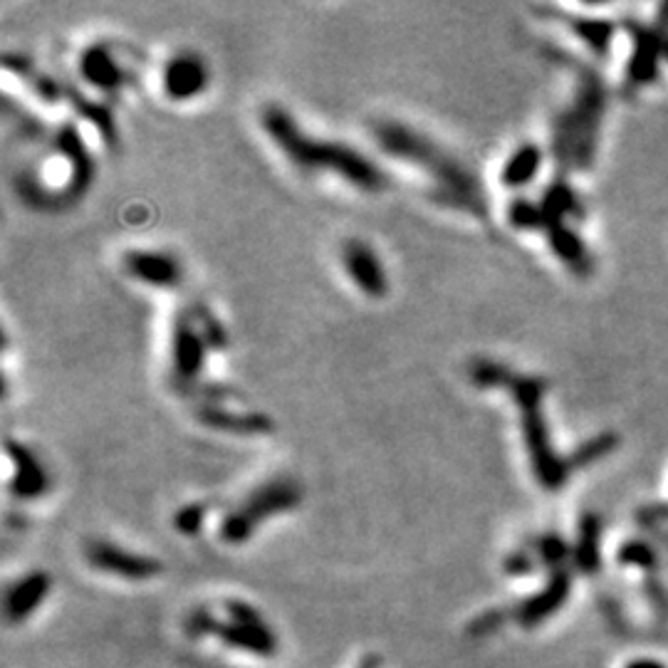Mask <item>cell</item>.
<instances>
[{
    "instance_id": "f1b7e54d",
    "label": "cell",
    "mask_w": 668,
    "mask_h": 668,
    "mask_svg": "<svg viewBox=\"0 0 668 668\" xmlns=\"http://www.w3.org/2000/svg\"><path fill=\"white\" fill-rule=\"evenodd\" d=\"M532 550H535L537 560H540L545 567H550L552 572L562 570L565 560L570 557V547H567V542L557 535L540 537V540L532 545Z\"/></svg>"
},
{
    "instance_id": "277c9868",
    "label": "cell",
    "mask_w": 668,
    "mask_h": 668,
    "mask_svg": "<svg viewBox=\"0 0 668 668\" xmlns=\"http://www.w3.org/2000/svg\"><path fill=\"white\" fill-rule=\"evenodd\" d=\"M515 406L520 411V429H523L527 456H530L532 471L537 483L547 490H560L570 478V463L557 456L552 446L550 429L545 419V391L547 384L540 377H515L510 384Z\"/></svg>"
},
{
    "instance_id": "e0dca14e",
    "label": "cell",
    "mask_w": 668,
    "mask_h": 668,
    "mask_svg": "<svg viewBox=\"0 0 668 668\" xmlns=\"http://www.w3.org/2000/svg\"><path fill=\"white\" fill-rule=\"evenodd\" d=\"M570 589H572L570 574H567L565 570L552 572L550 582H547L540 592L532 594V597H527L525 602H520L518 607L513 609L515 621H518L520 626H525V629H535V626H540L542 621L550 619L552 614H555L557 609L567 602V597H570Z\"/></svg>"
},
{
    "instance_id": "ba28073f",
    "label": "cell",
    "mask_w": 668,
    "mask_h": 668,
    "mask_svg": "<svg viewBox=\"0 0 668 668\" xmlns=\"http://www.w3.org/2000/svg\"><path fill=\"white\" fill-rule=\"evenodd\" d=\"M85 557L97 572L129 579V582H149L164 572V565L154 557L142 555V552L137 555V552H129L107 540L87 542Z\"/></svg>"
},
{
    "instance_id": "7a4b0ae2",
    "label": "cell",
    "mask_w": 668,
    "mask_h": 668,
    "mask_svg": "<svg viewBox=\"0 0 668 668\" xmlns=\"http://www.w3.org/2000/svg\"><path fill=\"white\" fill-rule=\"evenodd\" d=\"M377 142L389 156H396L404 164L416 166L433 181V201L438 206L463 211L483 221L488 218V201H485L483 186L461 161L433 144L416 129L401 122H379L374 127Z\"/></svg>"
},
{
    "instance_id": "cb8c5ba5",
    "label": "cell",
    "mask_w": 668,
    "mask_h": 668,
    "mask_svg": "<svg viewBox=\"0 0 668 668\" xmlns=\"http://www.w3.org/2000/svg\"><path fill=\"white\" fill-rule=\"evenodd\" d=\"M565 23L570 25V30L587 45L589 50L597 52V55H607L609 43H612L614 25L607 20H592V18H572L565 15Z\"/></svg>"
},
{
    "instance_id": "9a60e30c",
    "label": "cell",
    "mask_w": 668,
    "mask_h": 668,
    "mask_svg": "<svg viewBox=\"0 0 668 668\" xmlns=\"http://www.w3.org/2000/svg\"><path fill=\"white\" fill-rule=\"evenodd\" d=\"M664 28L666 23L634 30V52H631L629 70H626V85L631 90H639L654 80L661 57H666L668 40Z\"/></svg>"
},
{
    "instance_id": "2e32d148",
    "label": "cell",
    "mask_w": 668,
    "mask_h": 668,
    "mask_svg": "<svg viewBox=\"0 0 668 668\" xmlns=\"http://www.w3.org/2000/svg\"><path fill=\"white\" fill-rule=\"evenodd\" d=\"M193 416L206 429L233 433V436H268L275 431V421L268 414L231 411L223 404H196Z\"/></svg>"
},
{
    "instance_id": "ffe728a7",
    "label": "cell",
    "mask_w": 668,
    "mask_h": 668,
    "mask_svg": "<svg viewBox=\"0 0 668 668\" xmlns=\"http://www.w3.org/2000/svg\"><path fill=\"white\" fill-rule=\"evenodd\" d=\"M65 102H70L72 107H75V112L80 114L82 119H87V122H90L92 127L102 134L104 144H107L109 149H117L119 132H117V124H114V117H112V112H109L107 104L85 97L80 90H77V87L67 85V82H65Z\"/></svg>"
},
{
    "instance_id": "44dd1931",
    "label": "cell",
    "mask_w": 668,
    "mask_h": 668,
    "mask_svg": "<svg viewBox=\"0 0 668 668\" xmlns=\"http://www.w3.org/2000/svg\"><path fill=\"white\" fill-rule=\"evenodd\" d=\"M542 169V149L535 144H523L510 154L503 166V186L508 189H523L530 184Z\"/></svg>"
},
{
    "instance_id": "7402d4cb",
    "label": "cell",
    "mask_w": 668,
    "mask_h": 668,
    "mask_svg": "<svg viewBox=\"0 0 668 668\" xmlns=\"http://www.w3.org/2000/svg\"><path fill=\"white\" fill-rule=\"evenodd\" d=\"M540 206L547 218V226H552V223H565V218L582 213L577 191H574L567 181H555V184L547 186V191L542 193Z\"/></svg>"
},
{
    "instance_id": "ac0fdd59",
    "label": "cell",
    "mask_w": 668,
    "mask_h": 668,
    "mask_svg": "<svg viewBox=\"0 0 668 668\" xmlns=\"http://www.w3.org/2000/svg\"><path fill=\"white\" fill-rule=\"evenodd\" d=\"M52 589V579L48 572L35 570L25 574L15 584H10L8 594H5V617L10 624H23L25 619L33 617L35 609L48 599Z\"/></svg>"
},
{
    "instance_id": "8992f818",
    "label": "cell",
    "mask_w": 668,
    "mask_h": 668,
    "mask_svg": "<svg viewBox=\"0 0 668 668\" xmlns=\"http://www.w3.org/2000/svg\"><path fill=\"white\" fill-rule=\"evenodd\" d=\"M223 609H226V619L213 617L211 636H216L231 649L248 651L253 656H263V659L275 656L280 641L258 609L250 607L248 602H240V599H231L223 604Z\"/></svg>"
},
{
    "instance_id": "8fae6325",
    "label": "cell",
    "mask_w": 668,
    "mask_h": 668,
    "mask_svg": "<svg viewBox=\"0 0 668 668\" xmlns=\"http://www.w3.org/2000/svg\"><path fill=\"white\" fill-rule=\"evenodd\" d=\"M55 146L62 156L67 159L70 174H67V198L72 203L80 201L90 186L95 184V161H92L90 149L82 142L80 132L72 122H65L55 134Z\"/></svg>"
},
{
    "instance_id": "30bf717a",
    "label": "cell",
    "mask_w": 668,
    "mask_h": 668,
    "mask_svg": "<svg viewBox=\"0 0 668 668\" xmlns=\"http://www.w3.org/2000/svg\"><path fill=\"white\" fill-rule=\"evenodd\" d=\"M342 263L349 280L372 300H382L389 292V278L377 250L364 240L352 238L342 245Z\"/></svg>"
},
{
    "instance_id": "3957f363",
    "label": "cell",
    "mask_w": 668,
    "mask_h": 668,
    "mask_svg": "<svg viewBox=\"0 0 668 668\" xmlns=\"http://www.w3.org/2000/svg\"><path fill=\"white\" fill-rule=\"evenodd\" d=\"M604 109H607V92L602 80L597 72L582 70L572 104L552 122V154L562 169L584 171L592 166Z\"/></svg>"
},
{
    "instance_id": "603a6c76",
    "label": "cell",
    "mask_w": 668,
    "mask_h": 668,
    "mask_svg": "<svg viewBox=\"0 0 668 668\" xmlns=\"http://www.w3.org/2000/svg\"><path fill=\"white\" fill-rule=\"evenodd\" d=\"M599 542H602V523L594 515H587L579 525V537L577 545H574V565L579 572L589 574L597 572L599 567Z\"/></svg>"
},
{
    "instance_id": "d6986e66",
    "label": "cell",
    "mask_w": 668,
    "mask_h": 668,
    "mask_svg": "<svg viewBox=\"0 0 668 668\" xmlns=\"http://www.w3.org/2000/svg\"><path fill=\"white\" fill-rule=\"evenodd\" d=\"M545 233L552 253L560 258L562 265H567L572 273L582 275V278H587V275L592 273V255H589L587 245L582 243V238H579L572 228H567L565 223H552V226H547Z\"/></svg>"
},
{
    "instance_id": "5b68a950",
    "label": "cell",
    "mask_w": 668,
    "mask_h": 668,
    "mask_svg": "<svg viewBox=\"0 0 668 668\" xmlns=\"http://www.w3.org/2000/svg\"><path fill=\"white\" fill-rule=\"evenodd\" d=\"M302 503V488L295 478H273L250 490L248 498L221 520V540L243 545L265 520L295 510Z\"/></svg>"
},
{
    "instance_id": "9c48e42d",
    "label": "cell",
    "mask_w": 668,
    "mask_h": 668,
    "mask_svg": "<svg viewBox=\"0 0 668 668\" xmlns=\"http://www.w3.org/2000/svg\"><path fill=\"white\" fill-rule=\"evenodd\" d=\"M77 72L90 87L102 95H119L127 85H132V72L117 60L112 45L92 43L82 50L77 60Z\"/></svg>"
},
{
    "instance_id": "83f0119b",
    "label": "cell",
    "mask_w": 668,
    "mask_h": 668,
    "mask_svg": "<svg viewBox=\"0 0 668 668\" xmlns=\"http://www.w3.org/2000/svg\"><path fill=\"white\" fill-rule=\"evenodd\" d=\"M510 226L520 228V231H547V218L542 213V206L535 201H525V198H515L508 208Z\"/></svg>"
},
{
    "instance_id": "6da1fadb",
    "label": "cell",
    "mask_w": 668,
    "mask_h": 668,
    "mask_svg": "<svg viewBox=\"0 0 668 668\" xmlns=\"http://www.w3.org/2000/svg\"><path fill=\"white\" fill-rule=\"evenodd\" d=\"M265 134L278 146L292 166L305 174H337L349 186L367 193H379L389 186V176L382 166L369 161L362 151L339 142H322L300 129L290 112L280 104H268L260 114Z\"/></svg>"
},
{
    "instance_id": "4316f807",
    "label": "cell",
    "mask_w": 668,
    "mask_h": 668,
    "mask_svg": "<svg viewBox=\"0 0 668 668\" xmlns=\"http://www.w3.org/2000/svg\"><path fill=\"white\" fill-rule=\"evenodd\" d=\"M614 448H617V436H612V433H602V436H594L589 438V441H584L582 446L572 453V458H567V463H570V468L592 466V463L602 461L604 456H609Z\"/></svg>"
},
{
    "instance_id": "52a82bcc",
    "label": "cell",
    "mask_w": 668,
    "mask_h": 668,
    "mask_svg": "<svg viewBox=\"0 0 668 668\" xmlns=\"http://www.w3.org/2000/svg\"><path fill=\"white\" fill-rule=\"evenodd\" d=\"M208 344L201 330L193 322L189 310H181L171 327V384L179 396L189 394L198 384H203Z\"/></svg>"
},
{
    "instance_id": "f546056e",
    "label": "cell",
    "mask_w": 668,
    "mask_h": 668,
    "mask_svg": "<svg viewBox=\"0 0 668 668\" xmlns=\"http://www.w3.org/2000/svg\"><path fill=\"white\" fill-rule=\"evenodd\" d=\"M208 518V505L206 503H189L184 508L176 510L174 515V527L181 532V535L193 537L203 530Z\"/></svg>"
},
{
    "instance_id": "4fadbf2b",
    "label": "cell",
    "mask_w": 668,
    "mask_h": 668,
    "mask_svg": "<svg viewBox=\"0 0 668 668\" xmlns=\"http://www.w3.org/2000/svg\"><path fill=\"white\" fill-rule=\"evenodd\" d=\"M211 82L206 60L198 52L184 50L171 57L164 67V92L171 102H189L203 95Z\"/></svg>"
},
{
    "instance_id": "1f68e13d",
    "label": "cell",
    "mask_w": 668,
    "mask_h": 668,
    "mask_svg": "<svg viewBox=\"0 0 668 668\" xmlns=\"http://www.w3.org/2000/svg\"><path fill=\"white\" fill-rule=\"evenodd\" d=\"M619 562L634 567H651L656 565V555L649 545H644V542H629V545L621 547Z\"/></svg>"
},
{
    "instance_id": "4dcf8cb0",
    "label": "cell",
    "mask_w": 668,
    "mask_h": 668,
    "mask_svg": "<svg viewBox=\"0 0 668 668\" xmlns=\"http://www.w3.org/2000/svg\"><path fill=\"white\" fill-rule=\"evenodd\" d=\"M505 619H508V612H505V609H490V612L478 614V617L468 624V636H476V639H480V636L493 634L495 629L503 626Z\"/></svg>"
},
{
    "instance_id": "e575fe53",
    "label": "cell",
    "mask_w": 668,
    "mask_h": 668,
    "mask_svg": "<svg viewBox=\"0 0 668 668\" xmlns=\"http://www.w3.org/2000/svg\"><path fill=\"white\" fill-rule=\"evenodd\" d=\"M666 60H668V43H666Z\"/></svg>"
},
{
    "instance_id": "484cf974",
    "label": "cell",
    "mask_w": 668,
    "mask_h": 668,
    "mask_svg": "<svg viewBox=\"0 0 668 668\" xmlns=\"http://www.w3.org/2000/svg\"><path fill=\"white\" fill-rule=\"evenodd\" d=\"M193 322L198 325V330H201L203 339H206V344L211 349H226L228 347V332L226 327H223V322L218 320L216 315L211 312V307L203 305V302H196V305L189 307Z\"/></svg>"
},
{
    "instance_id": "7c38bea8",
    "label": "cell",
    "mask_w": 668,
    "mask_h": 668,
    "mask_svg": "<svg viewBox=\"0 0 668 668\" xmlns=\"http://www.w3.org/2000/svg\"><path fill=\"white\" fill-rule=\"evenodd\" d=\"M5 456L13 463L10 495L18 500H40L50 490V473L25 443L5 438Z\"/></svg>"
},
{
    "instance_id": "d6a6232c",
    "label": "cell",
    "mask_w": 668,
    "mask_h": 668,
    "mask_svg": "<svg viewBox=\"0 0 668 668\" xmlns=\"http://www.w3.org/2000/svg\"><path fill=\"white\" fill-rule=\"evenodd\" d=\"M537 555L535 550H520V552H513V555L505 560V572L510 574V577H527L532 570L537 567Z\"/></svg>"
},
{
    "instance_id": "5bb4252c",
    "label": "cell",
    "mask_w": 668,
    "mask_h": 668,
    "mask_svg": "<svg viewBox=\"0 0 668 668\" xmlns=\"http://www.w3.org/2000/svg\"><path fill=\"white\" fill-rule=\"evenodd\" d=\"M122 263L129 278L142 285L159 287V290L179 287L184 278L179 260L161 250H127Z\"/></svg>"
},
{
    "instance_id": "836d02e7",
    "label": "cell",
    "mask_w": 668,
    "mask_h": 668,
    "mask_svg": "<svg viewBox=\"0 0 668 668\" xmlns=\"http://www.w3.org/2000/svg\"><path fill=\"white\" fill-rule=\"evenodd\" d=\"M629 668H664V666L654 664V661H636V664H631Z\"/></svg>"
},
{
    "instance_id": "d4e9b609",
    "label": "cell",
    "mask_w": 668,
    "mask_h": 668,
    "mask_svg": "<svg viewBox=\"0 0 668 668\" xmlns=\"http://www.w3.org/2000/svg\"><path fill=\"white\" fill-rule=\"evenodd\" d=\"M468 377H471V384L478 386V389H510V384L515 382L518 374L505 367V364L493 362V359H476L468 367Z\"/></svg>"
}]
</instances>
